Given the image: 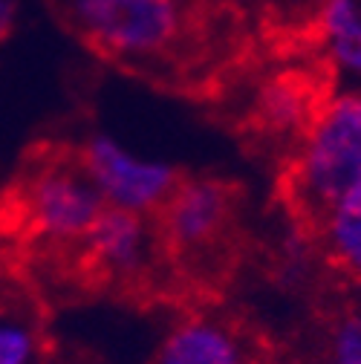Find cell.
Listing matches in <instances>:
<instances>
[{"mask_svg":"<svg viewBox=\"0 0 361 364\" xmlns=\"http://www.w3.org/2000/svg\"><path fill=\"white\" fill-rule=\"evenodd\" d=\"M64 23L90 50L133 67H162L185 53V0H55Z\"/></svg>","mask_w":361,"mask_h":364,"instance_id":"2","label":"cell"},{"mask_svg":"<svg viewBox=\"0 0 361 364\" xmlns=\"http://www.w3.org/2000/svg\"><path fill=\"white\" fill-rule=\"evenodd\" d=\"M318 107H321V102L315 105L303 84L281 78L263 93L260 116H263V124L269 130L292 133L295 139H301V133L306 130V124L312 122V116Z\"/></svg>","mask_w":361,"mask_h":364,"instance_id":"10","label":"cell"},{"mask_svg":"<svg viewBox=\"0 0 361 364\" xmlns=\"http://www.w3.org/2000/svg\"><path fill=\"white\" fill-rule=\"evenodd\" d=\"M18 205L23 225L41 243L75 255L107 208L75 151L41 156L21 179Z\"/></svg>","mask_w":361,"mask_h":364,"instance_id":"4","label":"cell"},{"mask_svg":"<svg viewBox=\"0 0 361 364\" xmlns=\"http://www.w3.org/2000/svg\"><path fill=\"white\" fill-rule=\"evenodd\" d=\"M240 200L235 186L214 176H183L159 208L156 229L171 272L208 275L232 246Z\"/></svg>","mask_w":361,"mask_h":364,"instance_id":"3","label":"cell"},{"mask_svg":"<svg viewBox=\"0 0 361 364\" xmlns=\"http://www.w3.org/2000/svg\"><path fill=\"white\" fill-rule=\"evenodd\" d=\"M324 260L347 281L361 284V186L315 225Z\"/></svg>","mask_w":361,"mask_h":364,"instance_id":"8","label":"cell"},{"mask_svg":"<svg viewBox=\"0 0 361 364\" xmlns=\"http://www.w3.org/2000/svg\"><path fill=\"white\" fill-rule=\"evenodd\" d=\"M361 186V90H341L321 102L295 142L284 194L301 223L315 229L330 208Z\"/></svg>","mask_w":361,"mask_h":364,"instance_id":"1","label":"cell"},{"mask_svg":"<svg viewBox=\"0 0 361 364\" xmlns=\"http://www.w3.org/2000/svg\"><path fill=\"white\" fill-rule=\"evenodd\" d=\"M75 154L104 203L133 214L156 217L183 179L173 165L142 159L107 133L87 136Z\"/></svg>","mask_w":361,"mask_h":364,"instance_id":"5","label":"cell"},{"mask_svg":"<svg viewBox=\"0 0 361 364\" xmlns=\"http://www.w3.org/2000/svg\"><path fill=\"white\" fill-rule=\"evenodd\" d=\"M38 330L32 321L9 306H0V364H35Z\"/></svg>","mask_w":361,"mask_h":364,"instance_id":"12","label":"cell"},{"mask_svg":"<svg viewBox=\"0 0 361 364\" xmlns=\"http://www.w3.org/2000/svg\"><path fill=\"white\" fill-rule=\"evenodd\" d=\"M153 364H257V350L232 318L205 312L183 318L162 341Z\"/></svg>","mask_w":361,"mask_h":364,"instance_id":"7","label":"cell"},{"mask_svg":"<svg viewBox=\"0 0 361 364\" xmlns=\"http://www.w3.org/2000/svg\"><path fill=\"white\" fill-rule=\"evenodd\" d=\"M318 29L327 58L350 78H361V0H321Z\"/></svg>","mask_w":361,"mask_h":364,"instance_id":"9","label":"cell"},{"mask_svg":"<svg viewBox=\"0 0 361 364\" xmlns=\"http://www.w3.org/2000/svg\"><path fill=\"white\" fill-rule=\"evenodd\" d=\"M18 23V4L15 0H0V43H4Z\"/></svg>","mask_w":361,"mask_h":364,"instance_id":"13","label":"cell"},{"mask_svg":"<svg viewBox=\"0 0 361 364\" xmlns=\"http://www.w3.org/2000/svg\"><path fill=\"white\" fill-rule=\"evenodd\" d=\"M75 257L90 278L113 287H139L162 266L168 269L156 220L110 205Z\"/></svg>","mask_w":361,"mask_h":364,"instance_id":"6","label":"cell"},{"mask_svg":"<svg viewBox=\"0 0 361 364\" xmlns=\"http://www.w3.org/2000/svg\"><path fill=\"white\" fill-rule=\"evenodd\" d=\"M327 364H361V304L341 309L324 333Z\"/></svg>","mask_w":361,"mask_h":364,"instance_id":"11","label":"cell"}]
</instances>
